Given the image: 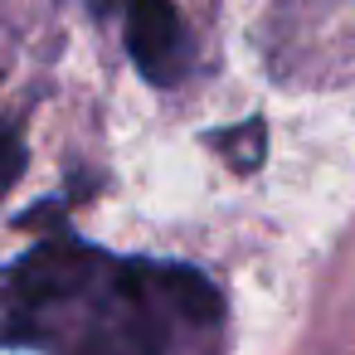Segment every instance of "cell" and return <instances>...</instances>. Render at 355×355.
<instances>
[{
  "label": "cell",
  "mask_w": 355,
  "mask_h": 355,
  "mask_svg": "<svg viewBox=\"0 0 355 355\" xmlns=\"http://www.w3.org/2000/svg\"><path fill=\"white\" fill-rule=\"evenodd\" d=\"M0 340L69 355H166L175 326H214L219 292L175 263L112 258L78 239L35 243L0 287Z\"/></svg>",
  "instance_id": "obj_1"
},
{
  "label": "cell",
  "mask_w": 355,
  "mask_h": 355,
  "mask_svg": "<svg viewBox=\"0 0 355 355\" xmlns=\"http://www.w3.org/2000/svg\"><path fill=\"white\" fill-rule=\"evenodd\" d=\"M98 6L122 15L127 54L141 69V78H151L156 88H175L190 73V64H195L190 30L171 0H98Z\"/></svg>",
  "instance_id": "obj_2"
},
{
  "label": "cell",
  "mask_w": 355,
  "mask_h": 355,
  "mask_svg": "<svg viewBox=\"0 0 355 355\" xmlns=\"http://www.w3.org/2000/svg\"><path fill=\"white\" fill-rule=\"evenodd\" d=\"M214 146H219V151H229V161H234L239 171H253V166L263 161V127H258V122L234 127V132H229V137H219Z\"/></svg>",
  "instance_id": "obj_3"
},
{
  "label": "cell",
  "mask_w": 355,
  "mask_h": 355,
  "mask_svg": "<svg viewBox=\"0 0 355 355\" xmlns=\"http://www.w3.org/2000/svg\"><path fill=\"white\" fill-rule=\"evenodd\" d=\"M20 175H25V141L15 127L0 122V200L20 185Z\"/></svg>",
  "instance_id": "obj_4"
}]
</instances>
